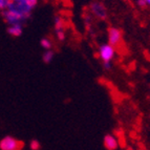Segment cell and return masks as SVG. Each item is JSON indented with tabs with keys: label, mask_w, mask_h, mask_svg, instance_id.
<instances>
[{
	"label": "cell",
	"mask_w": 150,
	"mask_h": 150,
	"mask_svg": "<svg viewBox=\"0 0 150 150\" xmlns=\"http://www.w3.org/2000/svg\"><path fill=\"white\" fill-rule=\"evenodd\" d=\"M30 150H40V148H41L40 142L37 140H33L32 142L30 143Z\"/></svg>",
	"instance_id": "obj_11"
},
{
	"label": "cell",
	"mask_w": 150,
	"mask_h": 150,
	"mask_svg": "<svg viewBox=\"0 0 150 150\" xmlns=\"http://www.w3.org/2000/svg\"><path fill=\"white\" fill-rule=\"evenodd\" d=\"M23 28L22 24H16V25H11L8 28V33L13 37H19L22 35Z\"/></svg>",
	"instance_id": "obj_7"
},
{
	"label": "cell",
	"mask_w": 150,
	"mask_h": 150,
	"mask_svg": "<svg viewBox=\"0 0 150 150\" xmlns=\"http://www.w3.org/2000/svg\"><path fill=\"white\" fill-rule=\"evenodd\" d=\"M13 1H15V2H21V1H24V0H13Z\"/></svg>",
	"instance_id": "obj_18"
},
{
	"label": "cell",
	"mask_w": 150,
	"mask_h": 150,
	"mask_svg": "<svg viewBox=\"0 0 150 150\" xmlns=\"http://www.w3.org/2000/svg\"><path fill=\"white\" fill-rule=\"evenodd\" d=\"M90 11L99 19L104 20L107 17V10L104 6V4L101 2H97V1L91 2V4H90Z\"/></svg>",
	"instance_id": "obj_5"
},
{
	"label": "cell",
	"mask_w": 150,
	"mask_h": 150,
	"mask_svg": "<svg viewBox=\"0 0 150 150\" xmlns=\"http://www.w3.org/2000/svg\"><path fill=\"white\" fill-rule=\"evenodd\" d=\"M104 147L107 150H117L119 147V142L118 140L113 137L112 134H106L104 137Z\"/></svg>",
	"instance_id": "obj_6"
},
{
	"label": "cell",
	"mask_w": 150,
	"mask_h": 150,
	"mask_svg": "<svg viewBox=\"0 0 150 150\" xmlns=\"http://www.w3.org/2000/svg\"><path fill=\"white\" fill-rule=\"evenodd\" d=\"M115 48L109 44H103L99 48V55L103 62H110L115 56Z\"/></svg>",
	"instance_id": "obj_4"
},
{
	"label": "cell",
	"mask_w": 150,
	"mask_h": 150,
	"mask_svg": "<svg viewBox=\"0 0 150 150\" xmlns=\"http://www.w3.org/2000/svg\"><path fill=\"white\" fill-rule=\"evenodd\" d=\"M23 143L11 135L4 137L0 141V150H21Z\"/></svg>",
	"instance_id": "obj_2"
},
{
	"label": "cell",
	"mask_w": 150,
	"mask_h": 150,
	"mask_svg": "<svg viewBox=\"0 0 150 150\" xmlns=\"http://www.w3.org/2000/svg\"><path fill=\"white\" fill-rule=\"evenodd\" d=\"M24 2L26 3V5H28V8H30L33 10V8H35L36 5H37L38 0H24Z\"/></svg>",
	"instance_id": "obj_14"
},
{
	"label": "cell",
	"mask_w": 150,
	"mask_h": 150,
	"mask_svg": "<svg viewBox=\"0 0 150 150\" xmlns=\"http://www.w3.org/2000/svg\"><path fill=\"white\" fill-rule=\"evenodd\" d=\"M103 66H104L105 69H110L111 64H110V62H103Z\"/></svg>",
	"instance_id": "obj_17"
},
{
	"label": "cell",
	"mask_w": 150,
	"mask_h": 150,
	"mask_svg": "<svg viewBox=\"0 0 150 150\" xmlns=\"http://www.w3.org/2000/svg\"><path fill=\"white\" fill-rule=\"evenodd\" d=\"M138 4H139V6H141V8H146V5H148L147 4V2H146V0H138Z\"/></svg>",
	"instance_id": "obj_16"
},
{
	"label": "cell",
	"mask_w": 150,
	"mask_h": 150,
	"mask_svg": "<svg viewBox=\"0 0 150 150\" xmlns=\"http://www.w3.org/2000/svg\"><path fill=\"white\" fill-rule=\"evenodd\" d=\"M55 30H64V21L61 17L56 16L55 17Z\"/></svg>",
	"instance_id": "obj_9"
},
{
	"label": "cell",
	"mask_w": 150,
	"mask_h": 150,
	"mask_svg": "<svg viewBox=\"0 0 150 150\" xmlns=\"http://www.w3.org/2000/svg\"><path fill=\"white\" fill-rule=\"evenodd\" d=\"M1 15H2L5 22L10 25L22 24L26 20L24 16L15 8H6V10L1 12Z\"/></svg>",
	"instance_id": "obj_1"
},
{
	"label": "cell",
	"mask_w": 150,
	"mask_h": 150,
	"mask_svg": "<svg viewBox=\"0 0 150 150\" xmlns=\"http://www.w3.org/2000/svg\"><path fill=\"white\" fill-rule=\"evenodd\" d=\"M12 0H0V10L1 11H4L8 8V4L11 3Z\"/></svg>",
	"instance_id": "obj_12"
},
{
	"label": "cell",
	"mask_w": 150,
	"mask_h": 150,
	"mask_svg": "<svg viewBox=\"0 0 150 150\" xmlns=\"http://www.w3.org/2000/svg\"><path fill=\"white\" fill-rule=\"evenodd\" d=\"M56 34H57V38H58V40H59V41L63 42V41L65 40L66 35H65L64 30H57V32H56Z\"/></svg>",
	"instance_id": "obj_13"
},
{
	"label": "cell",
	"mask_w": 150,
	"mask_h": 150,
	"mask_svg": "<svg viewBox=\"0 0 150 150\" xmlns=\"http://www.w3.org/2000/svg\"><path fill=\"white\" fill-rule=\"evenodd\" d=\"M40 44H41V46L46 50H50V48H52V46H53L50 40V39H47V38H42L41 41H40Z\"/></svg>",
	"instance_id": "obj_10"
},
{
	"label": "cell",
	"mask_w": 150,
	"mask_h": 150,
	"mask_svg": "<svg viewBox=\"0 0 150 150\" xmlns=\"http://www.w3.org/2000/svg\"><path fill=\"white\" fill-rule=\"evenodd\" d=\"M123 38L122 33L117 28H109L108 30V44L111 45L113 48H120L122 44Z\"/></svg>",
	"instance_id": "obj_3"
},
{
	"label": "cell",
	"mask_w": 150,
	"mask_h": 150,
	"mask_svg": "<svg viewBox=\"0 0 150 150\" xmlns=\"http://www.w3.org/2000/svg\"><path fill=\"white\" fill-rule=\"evenodd\" d=\"M146 2H147V4L150 5V0H146Z\"/></svg>",
	"instance_id": "obj_19"
},
{
	"label": "cell",
	"mask_w": 150,
	"mask_h": 150,
	"mask_svg": "<svg viewBox=\"0 0 150 150\" xmlns=\"http://www.w3.org/2000/svg\"><path fill=\"white\" fill-rule=\"evenodd\" d=\"M54 56H55V54H54L53 50H46V52H44L42 55V60L44 63H50L52 61H53L54 59Z\"/></svg>",
	"instance_id": "obj_8"
},
{
	"label": "cell",
	"mask_w": 150,
	"mask_h": 150,
	"mask_svg": "<svg viewBox=\"0 0 150 150\" xmlns=\"http://www.w3.org/2000/svg\"><path fill=\"white\" fill-rule=\"evenodd\" d=\"M84 22H85L86 26L89 28L90 25H91V17H89V16H85V17H84Z\"/></svg>",
	"instance_id": "obj_15"
}]
</instances>
